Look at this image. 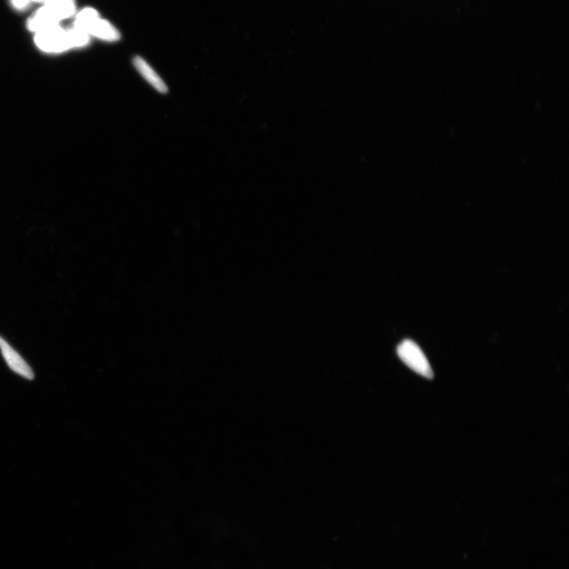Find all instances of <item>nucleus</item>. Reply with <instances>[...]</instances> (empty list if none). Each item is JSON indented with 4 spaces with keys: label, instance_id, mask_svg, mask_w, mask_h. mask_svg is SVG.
<instances>
[{
    "label": "nucleus",
    "instance_id": "obj_1",
    "mask_svg": "<svg viewBox=\"0 0 569 569\" xmlns=\"http://www.w3.org/2000/svg\"><path fill=\"white\" fill-rule=\"evenodd\" d=\"M400 358L412 370L427 379L434 377L428 359L416 343L406 340L397 348Z\"/></svg>",
    "mask_w": 569,
    "mask_h": 569
},
{
    "label": "nucleus",
    "instance_id": "obj_2",
    "mask_svg": "<svg viewBox=\"0 0 569 569\" xmlns=\"http://www.w3.org/2000/svg\"><path fill=\"white\" fill-rule=\"evenodd\" d=\"M35 43L47 52H61L71 49L68 31L59 26L36 33Z\"/></svg>",
    "mask_w": 569,
    "mask_h": 569
},
{
    "label": "nucleus",
    "instance_id": "obj_3",
    "mask_svg": "<svg viewBox=\"0 0 569 569\" xmlns=\"http://www.w3.org/2000/svg\"><path fill=\"white\" fill-rule=\"evenodd\" d=\"M0 349L3 354L6 363H8L12 370L28 379L34 378L33 372L25 360H24L19 353H17L12 348L8 342L0 337Z\"/></svg>",
    "mask_w": 569,
    "mask_h": 569
},
{
    "label": "nucleus",
    "instance_id": "obj_4",
    "mask_svg": "<svg viewBox=\"0 0 569 569\" xmlns=\"http://www.w3.org/2000/svg\"><path fill=\"white\" fill-rule=\"evenodd\" d=\"M89 35L94 36L99 39L114 43L121 38L120 33L108 21L100 20V17H95L91 22L79 28Z\"/></svg>",
    "mask_w": 569,
    "mask_h": 569
},
{
    "label": "nucleus",
    "instance_id": "obj_5",
    "mask_svg": "<svg viewBox=\"0 0 569 569\" xmlns=\"http://www.w3.org/2000/svg\"><path fill=\"white\" fill-rule=\"evenodd\" d=\"M61 21L52 13V11L45 5V7L40 8L29 17L27 22V27L29 31L36 33L46 31L47 29L59 26Z\"/></svg>",
    "mask_w": 569,
    "mask_h": 569
},
{
    "label": "nucleus",
    "instance_id": "obj_6",
    "mask_svg": "<svg viewBox=\"0 0 569 569\" xmlns=\"http://www.w3.org/2000/svg\"><path fill=\"white\" fill-rule=\"evenodd\" d=\"M133 63L139 74L144 77L157 91L161 93H168L169 88L166 86L165 82L144 59H142L141 56H135L133 59Z\"/></svg>",
    "mask_w": 569,
    "mask_h": 569
},
{
    "label": "nucleus",
    "instance_id": "obj_7",
    "mask_svg": "<svg viewBox=\"0 0 569 569\" xmlns=\"http://www.w3.org/2000/svg\"><path fill=\"white\" fill-rule=\"evenodd\" d=\"M59 20L68 19L75 12V0H47L45 4Z\"/></svg>",
    "mask_w": 569,
    "mask_h": 569
},
{
    "label": "nucleus",
    "instance_id": "obj_8",
    "mask_svg": "<svg viewBox=\"0 0 569 569\" xmlns=\"http://www.w3.org/2000/svg\"><path fill=\"white\" fill-rule=\"evenodd\" d=\"M68 33L73 47L85 46L90 41V36L75 26L68 31Z\"/></svg>",
    "mask_w": 569,
    "mask_h": 569
},
{
    "label": "nucleus",
    "instance_id": "obj_9",
    "mask_svg": "<svg viewBox=\"0 0 569 569\" xmlns=\"http://www.w3.org/2000/svg\"><path fill=\"white\" fill-rule=\"evenodd\" d=\"M12 6L17 10H25L31 5V0H10Z\"/></svg>",
    "mask_w": 569,
    "mask_h": 569
},
{
    "label": "nucleus",
    "instance_id": "obj_10",
    "mask_svg": "<svg viewBox=\"0 0 569 569\" xmlns=\"http://www.w3.org/2000/svg\"><path fill=\"white\" fill-rule=\"evenodd\" d=\"M31 2H36V3H43L45 4L47 3V0H31Z\"/></svg>",
    "mask_w": 569,
    "mask_h": 569
}]
</instances>
